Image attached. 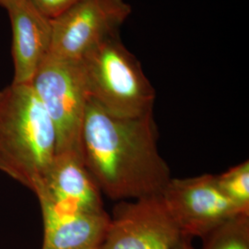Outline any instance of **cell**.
Masks as SVG:
<instances>
[{
	"mask_svg": "<svg viewBox=\"0 0 249 249\" xmlns=\"http://www.w3.org/2000/svg\"><path fill=\"white\" fill-rule=\"evenodd\" d=\"M83 161L101 191L112 199L160 195L171 179L158 149L152 113L110 114L89 98L81 129Z\"/></svg>",
	"mask_w": 249,
	"mask_h": 249,
	"instance_id": "1",
	"label": "cell"
},
{
	"mask_svg": "<svg viewBox=\"0 0 249 249\" xmlns=\"http://www.w3.org/2000/svg\"><path fill=\"white\" fill-rule=\"evenodd\" d=\"M55 155L53 122L32 84L0 90V171L36 193Z\"/></svg>",
	"mask_w": 249,
	"mask_h": 249,
	"instance_id": "2",
	"label": "cell"
},
{
	"mask_svg": "<svg viewBox=\"0 0 249 249\" xmlns=\"http://www.w3.org/2000/svg\"><path fill=\"white\" fill-rule=\"evenodd\" d=\"M81 62L89 98L107 112L123 117L152 113L154 88L119 35L92 49Z\"/></svg>",
	"mask_w": 249,
	"mask_h": 249,
	"instance_id": "3",
	"label": "cell"
},
{
	"mask_svg": "<svg viewBox=\"0 0 249 249\" xmlns=\"http://www.w3.org/2000/svg\"><path fill=\"white\" fill-rule=\"evenodd\" d=\"M53 122L56 154L81 153V129L89 91L81 61L48 53L31 82Z\"/></svg>",
	"mask_w": 249,
	"mask_h": 249,
	"instance_id": "4",
	"label": "cell"
},
{
	"mask_svg": "<svg viewBox=\"0 0 249 249\" xmlns=\"http://www.w3.org/2000/svg\"><path fill=\"white\" fill-rule=\"evenodd\" d=\"M131 14L125 0H81L51 19L53 55L81 61L118 31Z\"/></svg>",
	"mask_w": 249,
	"mask_h": 249,
	"instance_id": "5",
	"label": "cell"
},
{
	"mask_svg": "<svg viewBox=\"0 0 249 249\" xmlns=\"http://www.w3.org/2000/svg\"><path fill=\"white\" fill-rule=\"evenodd\" d=\"M179 230L186 237L203 238L226 221L249 214L225 196L213 175L188 178H171L160 193Z\"/></svg>",
	"mask_w": 249,
	"mask_h": 249,
	"instance_id": "6",
	"label": "cell"
},
{
	"mask_svg": "<svg viewBox=\"0 0 249 249\" xmlns=\"http://www.w3.org/2000/svg\"><path fill=\"white\" fill-rule=\"evenodd\" d=\"M183 237L160 195L145 196L116 208L100 249H174Z\"/></svg>",
	"mask_w": 249,
	"mask_h": 249,
	"instance_id": "7",
	"label": "cell"
},
{
	"mask_svg": "<svg viewBox=\"0 0 249 249\" xmlns=\"http://www.w3.org/2000/svg\"><path fill=\"white\" fill-rule=\"evenodd\" d=\"M41 207L58 213H105L101 190L80 154L55 155L43 183L36 192Z\"/></svg>",
	"mask_w": 249,
	"mask_h": 249,
	"instance_id": "8",
	"label": "cell"
},
{
	"mask_svg": "<svg viewBox=\"0 0 249 249\" xmlns=\"http://www.w3.org/2000/svg\"><path fill=\"white\" fill-rule=\"evenodd\" d=\"M3 8L9 13L12 28V83L31 84L51 46V19L31 0H10Z\"/></svg>",
	"mask_w": 249,
	"mask_h": 249,
	"instance_id": "9",
	"label": "cell"
},
{
	"mask_svg": "<svg viewBox=\"0 0 249 249\" xmlns=\"http://www.w3.org/2000/svg\"><path fill=\"white\" fill-rule=\"evenodd\" d=\"M44 219L42 249H100L111 217L105 213H58L41 207Z\"/></svg>",
	"mask_w": 249,
	"mask_h": 249,
	"instance_id": "10",
	"label": "cell"
},
{
	"mask_svg": "<svg viewBox=\"0 0 249 249\" xmlns=\"http://www.w3.org/2000/svg\"><path fill=\"white\" fill-rule=\"evenodd\" d=\"M201 249H249V214H239L205 235Z\"/></svg>",
	"mask_w": 249,
	"mask_h": 249,
	"instance_id": "11",
	"label": "cell"
},
{
	"mask_svg": "<svg viewBox=\"0 0 249 249\" xmlns=\"http://www.w3.org/2000/svg\"><path fill=\"white\" fill-rule=\"evenodd\" d=\"M217 184L242 213L249 214V162L246 160L219 176Z\"/></svg>",
	"mask_w": 249,
	"mask_h": 249,
	"instance_id": "12",
	"label": "cell"
},
{
	"mask_svg": "<svg viewBox=\"0 0 249 249\" xmlns=\"http://www.w3.org/2000/svg\"><path fill=\"white\" fill-rule=\"evenodd\" d=\"M37 9L47 18L57 17L81 0H31Z\"/></svg>",
	"mask_w": 249,
	"mask_h": 249,
	"instance_id": "13",
	"label": "cell"
},
{
	"mask_svg": "<svg viewBox=\"0 0 249 249\" xmlns=\"http://www.w3.org/2000/svg\"><path fill=\"white\" fill-rule=\"evenodd\" d=\"M174 249H194L191 246V241L190 238L184 236L178 245L176 246V248Z\"/></svg>",
	"mask_w": 249,
	"mask_h": 249,
	"instance_id": "14",
	"label": "cell"
},
{
	"mask_svg": "<svg viewBox=\"0 0 249 249\" xmlns=\"http://www.w3.org/2000/svg\"><path fill=\"white\" fill-rule=\"evenodd\" d=\"M10 0H0V5L2 7H4L6 4H8Z\"/></svg>",
	"mask_w": 249,
	"mask_h": 249,
	"instance_id": "15",
	"label": "cell"
}]
</instances>
